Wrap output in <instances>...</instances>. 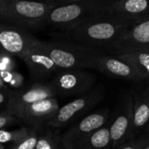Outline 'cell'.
I'll use <instances>...</instances> for the list:
<instances>
[{"instance_id":"cell-12","label":"cell","mask_w":149,"mask_h":149,"mask_svg":"<svg viewBox=\"0 0 149 149\" xmlns=\"http://www.w3.org/2000/svg\"><path fill=\"white\" fill-rule=\"evenodd\" d=\"M59 108L56 97L38 100L28 105L15 114V117L30 128L39 131Z\"/></svg>"},{"instance_id":"cell-14","label":"cell","mask_w":149,"mask_h":149,"mask_svg":"<svg viewBox=\"0 0 149 149\" xmlns=\"http://www.w3.org/2000/svg\"><path fill=\"white\" fill-rule=\"evenodd\" d=\"M51 97H55V95L49 82H36L29 88L12 90L4 110L15 116L28 105Z\"/></svg>"},{"instance_id":"cell-3","label":"cell","mask_w":149,"mask_h":149,"mask_svg":"<svg viewBox=\"0 0 149 149\" xmlns=\"http://www.w3.org/2000/svg\"><path fill=\"white\" fill-rule=\"evenodd\" d=\"M52 7L33 0H0V23L34 30L44 25Z\"/></svg>"},{"instance_id":"cell-21","label":"cell","mask_w":149,"mask_h":149,"mask_svg":"<svg viewBox=\"0 0 149 149\" xmlns=\"http://www.w3.org/2000/svg\"><path fill=\"white\" fill-rule=\"evenodd\" d=\"M0 76L2 78L3 83L5 84V86L11 90L20 89L24 85V78L23 75L17 72L15 69L6 72V73L1 75Z\"/></svg>"},{"instance_id":"cell-27","label":"cell","mask_w":149,"mask_h":149,"mask_svg":"<svg viewBox=\"0 0 149 149\" xmlns=\"http://www.w3.org/2000/svg\"><path fill=\"white\" fill-rule=\"evenodd\" d=\"M11 92H12V90L8 87L0 89V105H4V106H5V105L7 104V102L10 97Z\"/></svg>"},{"instance_id":"cell-23","label":"cell","mask_w":149,"mask_h":149,"mask_svg":"<svg viewBox=\"0 0 149 149\" xmlns=\"http://www.w3.org/2000/svg\"><path fill=\"white\" fill-rule=\"evenodd\" d=\"M16 67V61L15 57L4 53H0V76L14 70Z\"/></svg>"},{"instance_id":"cell-16","label":"cell","mask_w":149,"mask_h":149,"mask_svg":"<svg viewBox=\"0 0 149 149\" xmlns=\"http://www.w3.org/2000/svg\"><path fill=\"white\" fill-rule=\"evenodd\" d=\"M129 90L133 99L135 137L144 135L149 122V81L134 83Z\"/></svg>"},{"instance_id":"cell-20","label":"cell","mask_w":149,"mask_h":149,"mask_svg":"<svg viewBox=\"0 0 149 149\" xmlns=\"http://www.w3.org/2000/svg\"><path fill=\"white\" fill-rule=\"evenodd\" d=\"M31 130L32 128H30L28 126L11 132L2 129L0 130V143L1 144H4L7 142H13L14 144L17 143L20 141H22L24 138H25L31 132Z\"/></svg>"},{"instance_id":"cell-10","label":"cell","mask_w":149,"mask_h":149,"mask_svg":"<svg viewBox=\"0 0 149 149\" xmlns=\"http://www.w3.org/2000/svg\"><path fill=\"white\" fill-rule=\"evenodd\" d=\"M149 51V18L134 21L108 48V53L121 54Z\"/></svg>"},{"instance_id":"cell-2","label":"cell","mask_w":149,"mask_h":149,"mask_svg":"<svg viewBox=\"0 0 149 149\" xmlns=\"http://www.w3.org/2000/svg\"><path fill=\"white\" fill-rule=\"evenodd\" d=\"M38 45L61 69H93L95 58L102 52H105L98 48L63 39L56 41L38 40Z\"/></svg>"},{"instance_id":"cell-5","label":"cell","mask_w":149,"mask_h":149,"mask_svg":"<svg viewBox=\"0 0 149 149\" xmlns=\"http://www.w3.org/2000/svg\"><path fill=\"white\" fill-rule=\"evenodd\" d=\"M104 1L88 0L52 6L45 18L44 25L58 30L70 28L93 15L100 13V5Z\"/></svg>"},{"instance_id":"cell-8","label":"cell","mask_w":149,"mask_h":149,"mask_svg":"<svg viewBox=\"0 0 149 149\" xmlns=\"http://www.w3.org/2000/svg\"><path fill=\"white\" fill-rule=\"evenodd\" d=\"M110 116V110L103 108L90 112L73 123L61 136L63 148L78 149L88 135L108 122Z\"/></svg>"},{"instance_id":"cell-25","label":"cell","mask_w":149,"mask_h":149,"mask_svg":"<svg viewBox=\"0 0 149 149\" xmlns=\"http://www.w3.org/2000/svg\"><path fill=\"white\" fill-rule=\"evenodd\" d=\"M17 122H19V120L6 110L0 112V130Z\"/></svg>"},{"instance_id":"cell-28","label":"cell","mask_w":149,"mask_h":149,"mask_svg":"<svg viewBox=\"0 0 149 149\" xmlns=\"http://www.w3.org/2000/svg\"><path fill=\"white\" fill-rule=\"evenodd\" d=\"M144 136H147L148 138H149V122L147 126V128L145 130V133H144Z\"/></svg>"},{"instance_id":"cell-1","label":"cell","mask_w":149,"mask_h":149,"mask_svg":"<svg viewBox=\"0 0 149 149\" xmlns=\"http://www.w3.org/2000/svg\"><path fill=\"white\" fill-rule=\"evenodd\" d=\"M134 22L105 13H97L70 28L58 30L57 36L59 39L107 51Z\"/></svg>"},{"instance_id":"cell-26","label":"cell","mask_w":149,"mask_h":149,"mask_svg":"<svg viewBox=\"0 0 149 149\" xmlns=\"http://www.w3.org/2000/svg\"><path fill=\"white\" fill-rule=\"evenodd\" d=\"M33 1H38L51 6H59L63 4H67L71 3H75V2H81V1H88V0H33Z\"/></svg>"},{"instance_id":"cell-7","label":"cell","mask_w":149,"mask_h":149,"mask_svg":"<svg viewBox=\"0 0 149 149\" xmlns=\"http://www.w3.org/2000/svg\"><path fill=\"white\" fill-rule=\"evenodd\" d=\"M108 126L112 149L135 138L133 99L129 90L124 91L120 96L114 111L110 116Z\"/></svg>"},{"instance_id":"cell-11","label":"cell","mask_w":149,"mask_h":149,"mask_svg":"<svg viewBox=\"0 0 149 149\" xmlns=\"http://www.w3.org/2000/svg\"><path fill=\"white\" fill-rule=\"evenodd\" d=\"M38 40L26 29L0 23V53L21 59Z\"/></svg>"},{"instance_id":"cell-13","label":"cell","mask_w":149,"mask_h":149,"mask_svg":"<svg viewBox=\"0 0 149 149\" xmlns=\"http://www.w3.org/2000/svg\"><path fill=\"white\" fill-rule=\"evenodd\" d=\"M38 40L22 56L21 60L25 63L31 76L36 82H45L52 78L61 68L42 50L38 45Z\"/></svg>"},{"instance_id":"cell-6","label":"cell","mask_w":149,"mask_h":149,"mask_svg":"<svg viewBox=\"0 0 149 149\" xmlns=\"http://www.w3.org/2000/svg\"><path fill=\"white\" fill-rule=\"evenodd\" d=\"M97 76L87 68H63L49 82L55 97L80 96L96 84Z\"/></svg>"},{"instance_id":"cell-18","label":"cell","mask_w":149,"mask_h":149,"mask_svg":"<svg viewBox=\"0 0 149 149\" xmlns=\"http://www.w3.org/2000/svg\"><path fill=\"white\" fill-rule=\"evenodd\" d=\"M116 54L133 64L146 77L147 81H149V51L137 50Z\"/></svg>"},{"instance_id":"cell-19","label":"cell","mask_w":149,"mask_h":149,"mask_svg":"<svg viewBox=\"0 0 149 149\" xmlns=\"http://www.w3.org/2000/svg\"><path fill=\"white\" fill-rule=\"evenodd\" d=\"M34 149H64L61 137H58L53 131L46 130L38 134Z\"/></svg>"},{"instance_id":"cell-30","label":"cell","mask_w":149,"mask_h":149,"mask_svg":"<svg viewBox=\"0 0 149 149\" xmlns=\"http://www.w3.org/2000/svg\"><path fill=\"white\" fill-rule=\"evenodd\" d=\"M141 149H149V141L143 146V148Z\"/></svg>"},{"instance_id":"cell-9","label":"cell","mask_w":149,"mask_h":149,"mask_svg":"<svg viewBox=\"0 0 149 149\" xmlns=\"http://www.w3.org/2000/svg\"><path fill=\"white\" fill-rule=\"evenodd\" d=\"M93 70H97L107 76L133 83L147 81L137 68L116 54H106L105 52L100 54L95 58Z\"/></svg>"},{"instance_id":"cell-29","label":"cell","mask_w":149,"mask_h":149,"mask_svg":"<svg viewBox=\"0 0 149 149\" xmlns=\"http://www.w3.org/2000/svg\"><path fill=\"white\" fill-rule=\"evenodd\" d=\"M6 86H5V84L3 83V80H2V78H1V76H0V89H2V88H5Z\"/></svg>"},{"instance_id":"cell-4","label":"cell","mask_w":149,"mask_h":149,"mask_svg":"<svg viewBox=\"0 0 149 149\" xmlns=\"http://www.w3.org/2000/svg\"><path fill=\"white\" fill-rule=\"evenodd\" d=\"M106 90L102 84L94 86L88 92L78 96L72 101L59 107L47 122L46 126L60 129L72 125L88 114L104 98Z\"/></svg>"},{"instance_id":"cell-24","label":"cell","mask_w":149,"mask_h":149,"mask_svg":"<svg viewBox=\"0 0 149 149\" xmlns=\"http://www.w3.org/2000/svg\"><path fill=\"white\" fill-rule=\"evenodd\" d=\"M149 141V138L147 136H137L131 141L119 146L115 149H141L143 146Z\"/></svg>"},{"instance_id":"cell-17","label":"cell","mask_w":149,"mask_h":149,"mask_svg":"<svg viewBox=\"0 0 149 149\" xmlns=\"http://www.w3.org/2000/svg\"><path fill=\"white\" fill-rule=\"evenodd\" d=\"M78 149H112L108 122L88 135Z\"/></svg>"},{"instance_id":"cell-15","label":"cell","mask_w":149,"mask_h":149,"mask_svg":"<svg viewBox=\"0 0 149 149\" xmlns=\"http://www.w3.org/2000/svg\"><path fill=\"white\" fill-rule=\"evenodd\" d=\"M100 13L131 21L146 19L149 18V0H105Z\"/></svg>"},{"instance_id":"cell-22","label":"cell","mask_w":149,"mask_h":149,"mask_svg":"<svg viewBox=\"0 0 149 149\" xmlns=\"http://www.w3.org/2000/svg\"><path fill=\"white\" fill-rule=\"evenodd\" d=\"M38 137V131L32 129L31 132L22 141L15 143L10 149H34Z\"/></svg>"}]
</instances>
